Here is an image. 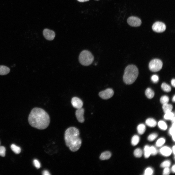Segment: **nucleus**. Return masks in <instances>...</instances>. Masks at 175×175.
Listing matches in <instances>:
<instances>
[{
	"label": "nucleus",
	"mask_w": 175,
	"mask_h": 175,
	"mask_svg": "<svg viewBox=\"0 0 175 175\" xmlns=\"http://www.w3.org/2000/svg\"><path fill=\"white\" fill-rule=\"evenodd\" d=\"M146 126L143 124H140L137 127V131L138 133L140 134H143L146 130Z\"/></svg>",
	"instance_id": "obj_17"
},
{
	"label": "nucleus",
	"mask_w": 175,
	"mask_h": 175,
	"mask_svg": "<svg viewBox=\"0 0 175 175\" xmlns=\"http://www.w3.org/2000/svg\"><path fill=\"white\" fill-rule=\"evenodd\" d=\"M144 156L145 158H149L151 155L150 147L148 145H146L144 149Z\"/></svg>",
	"instance_id": "obj_19"
},
{
	"label": "nucleus",
	"mask_w": 175,
	"mask_h": 175,
	"mask_svg": "<svg viewBox=\"0 0 175 175\" xmlns=\"http://www.w3.org/2000/svg\"><path fill=\"white\" fill-rule=\"evenodd\" d=\"M172 100L173 102H174L175 101V96L174 95L173 97Z\"/></svg>",
	"instance_id": "obj_43"
},
{
	"label": "nucleus",
	"mask_w": 175,
	"mask_h": 175,
	"mask_svg": "<svg viewBox=\"0 0 175 175\" xmlns=\"http://www.w3.org/2000/svg\"><path fill=\"white\" fill-rule=\"evenodd\" d=\"M111 156V153L109 151H106L103 152L100 157L101 160H107L109 159Z\"/></svg>",
	"instance_id": "obj_14"
},
{
	"label": "nucleus",
	"mask_w": 175,
	"mask_h": 175,
	"mask_svg": "<svg viewBox=\"0 0 175 175\" xmlns=\"http://www.w3.org/2000/svg\"><path fill=\"white\" fill-rule=\"evenodd\" d=\"M163 63L160 60L155 59L151 60L149 64V68L150 70L153 72L159 71L162 69Z\"/></svg>",
	"instance_id": "obj_5"
},
{
	"label": "nucleus",
	"mask_w": 175,
	"mask_h": 175,
	"mask_svg": "<svg viewBox=\"0 0 175 175\" xmlns=\"http://www.w3.org/2000/svg\"><path fill=\"white\" fill-rule=\"evenodd\" d=\"M143 152L141 149L139 148H138L134 150V156L137 158L141 157L142 155Z\"/></svg>",
	"instance_id": "obj_25"
},
{
	"label": "nucleus",
	"mask_w": 175,
	"mask_h": 175,
	"mask_svg": "<svg viewBox=\"0 0 175 175\" xmlns=\"http://www.w3.org/2000/svg\"><path fill=\"white\" fill-rule=\"evenodd\" d=\"M42 175H49L50 174L49 172L47 170H45L43 171L42 172Z\"/></svg>",
	"instance_id": "obj_37"
},
{
	"label": "nucleus",
	"mask_w": 175,
	"mask_h": 175,
	"mask_svg": "<svg viewBox=\"0 0 175 175\" xmlns=\"http://www.w3.org/2000/svg\"><path fill=\"white\" fill-rule=\"evenodd\" d=\"M145 122L148 126L150 127H154L157 124V122L155 119L150 118L147 119Z\"/></svg>",
	"instance_id": "obj_15"
},
{
	"label": "nucleus",
	"mask_w": 175,
	"mask_h": 175,
	"mask_svg": "<svg viewBox=\"0 0 175 175\" xmlns=\"http://www.w3.org/2000/svg\"><path fill=\"white\" fill-rule=\"evenodd\" d=\"M169 133L172 136L175 135V122L173 123L171 127L169 130Z\"/></svg>",
	"instance_id": "obj_31"
},
{
	"label": "nucleus",
	"mask_w": 175,
	"mask_h": 175,
	"mask_svg": "<svg viewBox=\"0 0 175 175\" xmlns=\"http://www.w3.org/2000/svg\"><path fill=\"white\" fill-rule=\"evenodd\" d=\"M140 137L137 135H134L132 137L131 140V143L132 145L135 146L137 145L140 141Z\"/></svg>",
	"instance_id": "obj_20"
},
{
	"label": "nucleus",
	"mask_w": 175,
	"mask_h": 175,
	"mask_svg": "<svg viewBox=\"0 0 175 175\" xmlns=\"http://www.w3.org/2000/svg\"><path fill=\"white\" fill-rule=\"evenodd\" d=\"M151 79L152 81L154 83H157L159 80V77L156 75L154 74L151 77Z\"/></svg>",
	"instance_id": "obj_34"
},
{
	"label": "nucleus",
	"mask_w": 175,
	"mask_h": 175,
	"mask_svg": "<svg viewBox=\"0 0 175 175\" xmlns=\"http://www.w3.org/2000/svg\"><path fill=\"white\" fill-rule=\"evenodd\" d=\"M153 173V169L150 167L147 168L145 170L144 175H151Z\"/></svg>",
	"instance_id": "obj_30"
},
{
	"label": "nucleus",
	"mask_w": 175,
	"mask_h": 175,
	"mask_svg": "<svg viewBox=\"0 0 175 175\" xmlns=\"http://www.w3.org/2000/svg\"><path fill=\"white\" fill-rule=\"evenodd\" d=\"M158 125L159 128L162 130H165L167 128L166 124L163 121H159L158 122Z\"/></svg>",
	"instance_id": "obj_22"
},
{
	"label": "nucleus",
	"mask_w": 175,
	"mask_h": 175,
	"mask_svg": "<svg viewBox=\"0 0 175 175\" xmlns=\"http://www.w3.org/2000/svg\"><path fill=\"white\" fill-rule=\"evenodd\" d=\"M6 149L5 147L0 146V156L4 157L5 156Z\"/></svg>",
	"instance_id": "obj_32"
},
{
	"label": "nucleus",
	"mask_w": 175,
	"mask_h": 175,
	"mask_svg": "<svg viewBox=\"0 0 175 175\" xmlns=\"http://www.w3.org/2000/svg\"><path fill=\"white\" fill-rule=\"evenodd\" d=\"M43 34L45 38L49 41L53 40L55 36L54 32L53 31L48 29H44L43 31Z\"/></svg>",
	"instance_id": "obj_9"
},
{
	"label": "nucleus",
	"mask_w": 175,
	"mask_h": 175,
	"mask_svg": "<svg viewBox=\"0 0 175 175\" xmlns=\"http://www.w3.org/2000/svg\"><path fill=\"white\" fill-rule=\"evenodd\" d=\"M172 122L173 123L175 122V117H174L171 120Z\"/></svg>",
	"instance_id": "obj_42"
},
{
	"label": "nucleus",
	"mask_w": 175,
	"mask_h": 175,
	"mask_svg": "<svg viewBox=\"0 0 175 175\" xmlns=\"http://www.w3.org/2000/svg\"><path fill=\"white\" fill-rule=\"evenodd\" d=\"M165 142V139L163 138H159L157 141L156 145L158 147H160L163 145Z\"/></svg>",
	"instance_id": "obj_26"
},
{
	"label": "nucleus",
	"mask_w": 175,
	"mask_h": 175,
	"mask_svg": "<svg viewBox=\"0 0 175 175\" xmlns=\"http://www.w3.org/2000/svg\"><path fill=\"white\" fill-rule=\"evenodd\" d=\"M161 88L162 90L166 92H169L171 90L170 86L165 83H162L161 85Z\"/></svg>",
	"instance_id": "obj_23"
},
{
	"label": "nucleus",
	"mask_w": 175,
	"mask_h": 175,
	"mask_svg": "<svg viewBox=\"0 0 175 175\" xmlns=\"http://www.w3.org/2000/svg\"><path fill=\"white\" fill-rule=\"evenodd\" d=\"M158 135L155 133H152L148 136V139L150 141H152L154 140L157 137Z\"/></svg>",
	"instance_id": "obj_29"
},
{
	"label": "nucleus",
	"mask_w": 175,
	"mask_h": 175,
	"mask_svg": "<svg viewBox=\"0 0 175 175\" xmlns=\"http://www.w3.org/2000/svg\"><path fill=\"white\" fill-rule=\"evenodd\" d=\"M162 108L165 113L171 111L173 108L172 105L168 103L163 105Z\"/></svg>",
	"instance_id": "obj_16"
},
{
	"label": "nucleus",
	"mask_w": 175,
	"mask_h": 175,
	"mask_svg": "<svg viewBox=\"0 0 175 175\" xmlns=\"http://www.w3.org/2000/svg\"><path fill=\"white\" fill-rule=\"evenodd\" d=\"M10 71L9 68L5 66L0 65V75H5L9 73Z\"/></svg>",
	"instance_id": "obj_13"
},
{
	"label": "nucleus",
	"mask_w": 175,
	"mask_h": 175,
	"mask_svg": "<svg viewBox=\"0 0 175 175\" xmlns=\"http://www.w3.org/2000/svg\"><path fill=\"white\" fill-rule=\"evenodd\" d=\"M174 114L171 111L165 113L164 116V118L166 120H171L174 117Z\"/></svg>",
	"instance_id": "obj_24"
},
{
	"label": "nucleus",
	"mask_w": 175,
	"mask_h": 175,
	"mask_svg": "<svg viewBox=\"0 0 175 175\" xmlns=\"http://www.w3.org/2000/svg\"><path fill=\"white\" fill-rule=\"evenodd\" d=\"M170 170L169 167L165 168L163 170V174L164 175H168L170 173Z\"/></svg>",
	"instance_id": "obj_36"
},
{
	"label": "nucleus",
	"mask_w": 175,
	"mask_h": 175,
	"mask_svg": "<svg viewBox=\"0 0 175 175\" xmlns=\"http://www.w3.org/2000/svg\"><path fill=\"white\" fill-rule=\"evenodd\" d=\"M79 134L78 130L74 127L68 128L65 132L64 140L66 145L72 151H77L81 145L82 141Z\"/></svg>",
	"instance_id": "obj_2"
},
{
	"label": "nucleus",
	"mask_w": 175,
	"mask_h": 175,
	"mask_svg": "<svg viewBox=\"0 0 175 175\" xmlns=\"http://www.w3.org/2000/svg\"><path fill=\"white\" fill-rule=\"evenodd\" d=\"M175 145H174L173 147L172 150L174 154H175Z\"/></svg>",
	"instance_id": "obj_41"
},
{
	"label": "nucleus",
	"mask_w": 175,
	"mask_h": 175,
	"mask_svg": "<svg viewBox=\"0 0 175 175\" xmlns=\"http://www.w3.org/2000/svg\"></svg>",
	"instance_id": "obj_45"
},
{
	"label": "nucleus",
	"mask_w": 175,
	"mask_h": 175,
	"mask_svg": "<svg viewBox=\"0 0 175 175\" xmlns=\"http://www.w3.org/2000/svg\"><path fill=\"white\" fill-rule=\"evenodd\" d=\"M145 94L147 97L149 99L152 98L154 96V93L150 88H148L145 91Z\"/></svg>",
	"instance_id": "obj_18"
},
{
	"label": "nucleus",
	"mask_w": 175,
	"mask_h": 175,
	"mask_svg": "<svg viewBox=\"0 0 175 175\" xmlns=\"http://www.w3.org/2000/svg\"><path fill=\"white\" fill-rule=\"evenodd\" d=\"M139 74L138 70L133 65L128 66L125 69L123 76L124 82L127 84L133 83L137 79Z\"/></svg>",
	"instance_id": "obj_3"
},
{
	"label": "nucleus",
	"mask_w": 175,
	"mask_h": 175,
	"mask_svg": "<svg viewBox=\"0 0 175 175\" xmlns=\"http://www.w3.org/2000/svg\"><path fill=\"white\" fill-rule=\"evenodd\" d=\"M150 149L151 154L155 155L157 154L158 152L157 150L154 146H152L150 147Z\"/></svg>",
	"instance_id": "obj_33"
},
{
	"label": "nucleus",
	"mask_w": 175,
	"mask_h": 175,
	"mask_svg": "<svg viewBox=\"0 0 175 175\" xmlns=\"http://www.w3.org/2000/svg\"><path fill=\"white\" fill-rule=\"evenodd\" d=\"M33 164L35 166L37 169L41 167V165L39 161L37 159H35L33 161Z\"/></svg>",
	"instance_id": "obj_35"
},
{
	"label": "nucleus",
	"mask_w": 175,
	"mask_h": 175,
	"mask_svg": "<svg viewBox=\"0 0 175 175\" xmlns=\"http://www.w3.org/2000/svg\"><path fill=\"white\" fill-rule=\"evenodd\" d=\"M152 29L153 31L157 33H161L164 31L166 29L165 25L160 22H157L153 25Z\"/></svg>",
	"instance_id": "obj_6"
},
{
	"label": "nucleus",
	"mask_w": 175,
	"mask_h": 175,
	"mask_svg": "<svg viewBox=\"0 0 175 175\" xmlns=\"http://www.w3.org/2000/svg\"><path fill=\"white\" fill-rule=\"evenodd\" d=\"M114 94L113 90L111 88H108L100 92L99 95L102 99H107L111 97Z\"/></svg>",
	"instance_id": "obj_7"
},
{
	"label": "nucleus",
	"mask_w": 175,
	"mask_h": 175,
	"mask_svg": "<svg viewBox=\"0 0 175 175\" xmlns=\"http://www.w3.org/2000/svg\"><path fill=\"white\" fill-rule=\"evenodd\" d=\"M171 162L169 160H166L163 162L160 165V166L162 168L169 167L170 165Z\"/></svg>",
	"instance_id": "obj_28"
},
{
	"label": "nucleus",
	"mask_w": 175,
	"mask_h": 175,
	"mask_svg": "<svg viewBox=\"0 0 175 175\" xmlns=\"http://www.w3.org/2000/svg\"><path fill=\"white\" fill-rule=\"evenodd\" d=\"M84 109L82 108L77 109L76 111V117L78 121L80 122L83 123L84 122Z\"/></svg>",
	"instance_id": "obj_11"
},
{
	"label": "nucleus",
	"mask_w": 175,
	"mask_h": 175,
	"mask_svg": "<svg viewBox=\"0 0 175 175\" xmlns=\"http://www.w3.org/2000/svg\"><path fill=\"white\" fill-rule=\"evenodd\" d=\"M171 83L172 86L175 87V79H173L171 80Z\"/></svg>",
	"instance_id": "obj_38"
},
{
	"label": "nucleus",
	"mask_w": 175,
	"mask_h": 175,
	"mask_svg": "<svg viewBox=\"0 0 175 175\" xmlns=\"http://www.w3.org/2000/svg\"><path fill=\"white\" fill-rule=\"evenodd\" d=\"M28 119L31 126L40 130L46 128L50 122L48 114L44 110L39 108L35 107L32 109Z\"/></svg>",
	"instance_id": "obj_1"
},
{
	"label": "nucleus",
	"mask_w": 175,
	"mask_h": 175,
	"mask_svg": "<svg viewBox=\"0 0 175 175\" xmlns=\"http://www.w3.org/2000/svg\"><path fill=\"white\" fill-rule=\"evenodd\" d=\"M10 148L16 154H19L21 151L20 148L14 144H11L10 146Z\"/></svg>",
	"instance_id": "obj_21"
},
{
	"label": "nucleus",
	"mask_w": 175,
	"mask_h": 175,
	"mask_svg": "<svg viewBox=\"0 0 175 175\" xmlns=\"http://www.w3.org/2000/svg\"><path fill=\"white\" fill-rule=\"evenodd\" d=\"M169 99V98L167 96L165 95L161 97L160 99V101L161 103L163 105L167 103Z\"/></svg>",
	"instance_id": "obj_27"
},
{
	"label": "nucleus",
	"mask_w": 175,
	"mask_h": 175,
	"mask_svg": "<svg viewBox=\"0 0 175 175\" xmlns=\"http://www.w3.org/2000/svg\"><path fill=\"white\" fill-rule=\"evenodd\" d=\"M175 165H174L171 168V171L173 173H174L175 172Z\"/></svg>",
	"instance_id": "obj_39"
},
{
	"label": "nucleus",
	"mask_w": 175,
	"mask_h": 175,
	"mask_svg": "<svg viewBox=\"0 0 175 175\" xmlns=\"http://www.w3.org/2000/svg\"><path fill=\"white\" fill-rule=\"evenodd\" d=\"M94 57L89 51L87 50L82 51L80 53L79 58L80 63L84 66H88L93 62Z\"/></svg>",
	"instance_id": "obj_4"
},
{
	"label": "nucleus",
	"mask_w": 175,
	"mask_h": 175,
	"mask_svg": "<svg viewBox=\"0 0 175 175\" xmlns=\"http://www.w3.org/2000/svg\"><path fill=\"white\" fill-rule=\"evenodd\" d=\"M79 2H84L88 1L89 0H77Z\"/></svg>",
	"instance_id": "obj_40"
},
{
	"label": "nucleus",
	"mask_w": 175,
	"mask_h": 175,
	"mask_svg": "<svg viewBox=\"0 0 175 175\" xmlns=\"http://www.w3.org/2000/svg\"></svg>",
	"instance_id": "obj_44"
},
{
	"label": "nucleus",
	"mask_w": 175,
	"mask_h": 175,
	"mask_svg": "<svg viewBox=\"0 0 175 175\" xmlns=\"http://www.w3.org/2000/svg\"><path fill=\"white\" fill-rule=\"evenodd\" d=\"M71 103L73 106L77 109L82 108L83 104L82 101L79 98L77 97H74L72 98Z\"/></svg>",
	"instance_id": "obj_10"
},
{
	"label": "nucleus",
	"mask_w": 175,
	"mask_h": 175,
	"mask_svg": "<svg viewBox=\"0 0 175 175\" xmlns=\"http://www.w3.org/2000/svg\"><path fill=\"white\" fill-rule=\"evenodd\" d=\"M172 150L169 147L165 146L161 148L160 149L159 152L162 155L168 157L170 156L171 154Z\"/></svg>",
	"instance_id": "obj_12"
},
{
	"label": "nucleus",
	"mask_w": 175,
	"mask_h": 175,
	"mask_svg": "<svg viewBox=\"0 0 175 175\" xmlns=\"http://www.w3.org/2000/svg\"><path fill=\"white\" fill-rule=\"evenodd\" d=\"M127 22L130 26L134 27L139 26L141 24V21L139 18L134 16L129 17L127 19Z\"/></svg>",
	"instance_id": "obj_8"
}]
</instances>
